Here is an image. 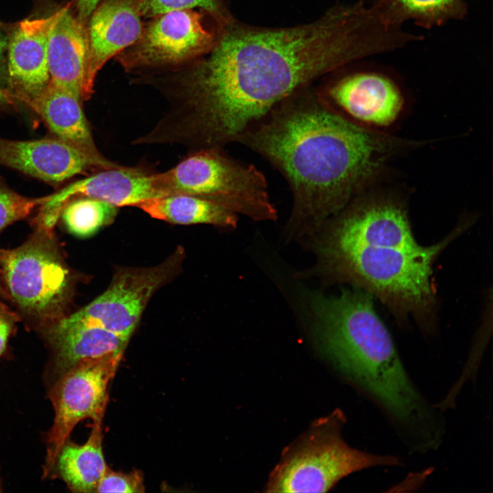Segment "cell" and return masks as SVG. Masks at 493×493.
<instances>
[{"mask_svg": "<svg viewBox=\"0 0 493 493\" xmlns=\"http://www.w3.org/2000/svg\"><path fill=\"white\" fill-rule=\"evenodd\" d=\"M21 315L0 301V359L8 352V342L14 333Z\"/></svg>", "mask_w": 493, "mask_h": 493, "instance_id": "obj_26", "label": "cell"}, {"mask_svg": "<svg viewBox=\"0 0 493 493\" xmlns=\"http://www.w3.org/2000/svg\"><path fill=\"white\" fill-rule=\"evenodd\" d=\"M123 355H112L77 364L47 390L53 420L45 433L46 455L42 477L60 448L81 421L103 420L108 401V386Z\"/></svg>", "mask_w": 493, "mask_h": 493, "instance_id": "obj_8", "label": "cell"}, {"mask_svg": "<svg viewBox=\"0 0 493 493\" xmlns=\"http://www.w3.org/2000/svg\"><path fill=\"white\" fill-rule=\"evenodd\" d=\"M0 298L10 301V296L3 284L0 268Z\"/></svg>", "mask_w": 493, "mask_h": 493, "instance_id": "obj_29", "label": "cell"}, {"mask_svg": "<svg viewBox=\"0 0 493 493\" xmlns=\"http://www.w3.org/2000/svg\"><path fill=\"white\" fill-rule=\"evenodd\" d=\"M23 101L58 138L108 166H118L98 151L82 110V101L74 92L50 80L39 94Z\"/></svg>", "mask_w": 493, "mask_h": 493, "instance_id": "obj_18", "label": "cell"}, {"mask_svg": "<svg viewBox=\"0 0 493 493\" xmlns=\"http://www.w3.org/2000/svg\"><path fill=\"white\" fill-rule=\"evenodd\" d=\"M8 44V39L6 38V37L0 34V62L1 61L4 49L7 47Z\"/></svg>", "mask_w": 493, "mask_h": 493, "instance_id": "obj_30", "label": "cell"}, {"mask_svg": "<svg viewBox=\"0 0 493 493\" xmlns=\"http://www.w3.org/2000/svg\"><path fill=\"white\" fill-rule=\"evenodd\" d=\"M371 296L349 290L316 301L323 351L342 379L381 412L409 454L434 452L446 435L444 412L411 377Z\"/></svg>", "mask_w": 493, "mask_h": 493, "instance_id": "obj_3", "label": "cell"}, {"mask_svg": "<svg viewBox=\"0 0 493 493\" xmlns=\"http://www.w3.org/2000/svg\"><path fill=\"white\" fill-rule=\"evenodd\" d=\"M177 260L173 256L153 268L120 272L102 294L73 314L130 339L149 299L173 273Z\"/></svg>", "mask_w": 493, "mask_h": 493, "instance_id": "obj_10", "label": "cell"}, {"mask_svg": "<svg viewBox=\"0 0 493 493\" xmlns=\"http://www.w3.org/2000/svg\"><path fill=\"white\" fill-rule=\"evenodd\" d=\"M13 104V97L8 92L0 88V105Z\"/></svg>", "mask_w": 493, "mask_h": 493, "instance_id": "obj_28", "label": "cell"}, {"mask_svg": "<svg viewBox=\"0 0 493 493\" xmlns=\"http://www.w3.org/2000/svg\"><path fill=\"white\" fill-rule=\"evenodd\" d=\"M158 175L164 196H196L255 220L276 218L264 175L253 164L231 157L221 148L198 149Z\"/></svg>", "mask_w": 493, "mask_h": 493, "instance_id": "obj_7", "label": "cell"}, {"mask_svg": "<svg viewBox=\"0 0 493 493\" xmlns=\"http://www.w3.org/2000/svg\"><path fill=\"white\" fill-rule=\"evenodd\" d=\"M62 8L53 14L18 23L8 44V73L16 97L22 101L39 94L49 84L48 41Z\"/></svg>", "mask_w": 493, "mask_h": 493, "instance_id": "obj_16", "label": "cell"}, {"mask_svg": "<svg viewBox=\"0 0 493 493\" xmlns=\"http://www.w3.org/2000/svg\"><path fill=\"white\" fill-rule=\"evenodd\" d=\"M346 417L339 409L317 419L283 451L265 486L268 492H325L342 479L363 470L404 466L390 454L350 446L342 437Z\"/></svg>", "mask_w": 493, "mask_h": 493, "instance_id": "obj_5", "label": "cell"}, {"mask_svg": "<svg viewBox=\"0 0 493 493\" xmlns=\"http://www.w3.org/2000/svg\"><path fill=\"white\" fill-rule=\"evenodd\" d=\"M38 331L49 352L42 373L46 390L79 363L123 355L129 340L74 314L65 315Z\"/></svg>", "mask_w": 493, "mask_h": 493, "instance_id": "obj_12", "label": "cell"}, {"mask_svg": "<svg viewBox=\"0 0 493 493\" xmlns=\"http://www.w3.org/2000/svg\"><path fill=\"white\" fill-rule=\"evenodd\" d=\"M163 196L158 175L124 166L97 170L48 195L33 220L35 227L53 231L64 204L77 197L94 198L116 207L137 206L141 202Z\"/></svg>", "mask_w": 493, "mask_h": 493, "instance_id": "obj_11", "label": "cell"}, {"mask_svg": "<svg viewBox=\"0 0 493 493\" xmlns=\"http://www.w3.org/2000/svg\"><path fill=\"white\" fill-rule=\"evenodd\" d=\"M47 198L48 196L40 198L22 196L0 180V231L14 222L26 218Z\"/></svg>", "mask_w": 493, "mask_h": 493, "instance_id": "obj_24", "label": "cell"}, {"mask_svg": "<svg viewBox=\"0 0 493 493\" xmlns=\"http://www.w3.org/2000/svg\"><path fill=\"white\" fill-rule=\"evenodd\" d=\"M102 421L92 422L90 435L82 444L74 442L71 437L66 439L42 478L60 479L72 492H95L108 468L102 448Z\"/></svg>", "mask_w": 493, "mask_h": 493, "instance_id": "obj_19", "label": "cell"}, {"mask_svg": "<svg viewBox=\"0 0 493 493\" xmlns=\"http://www.w3.org/2000/svg\"><path fill=\"white\" fill-rule=\"evenodd\" d=\"M136 0H103L92 12L86 29V81L93 93L94 79L105 62L134 44L144 25Z\"/></svg>", "mask_w": 493, "mask_h": 493, "instance_id": "obj_15", "label": "cell"}, {"mask_svg": "<svg viewBox=\"0 0 493 493\" xmlns=\"http://www.w3.org/2000/svg\"><path fill=\"white\" fill-rule=\"evenodd\" d=\"M270 162L293 195L292 220L318 225L338 214L404 143L364 127L305 87L238 140Z\"/></svg>", "mask_w": 493, "mask_h": 493, "instance_id": "obj_2", "label": "cell"}, {"mask_svg": "<svg viewBox=\"0 0 493 493\" xmlns=\"http://www.w3.org/2000/svg\"><path fill=\"white\" fill-rule=\"evenodd\" d=\"M68 5L54 23L48 41L50 80L79 96L82 101L92 92L87 81L88 45L86 29L74 16Z\"/></svg>", "mask_w": 493, "mask_h": 493, "instance_id": "obj_17", "label": "cell"}, {"mask_svg": "<svg viewBox=\"0 0 493 493\" xmlns=\"http://www.w3.org/2000/svg\"><path fill=\"white\" fill-rule=\"evenodd\" d=\"M455 236L421 246L405 209L390 200L375 199L354 205L340 217L329 251L339 275L399 316L427 323L434 305L433 263Z\"/></svg>", "mask_w": 493, "mask_h": 493, "instance_id": "obj_4", "label": "cell"}, {"mask_svg": "<svg viewBox=\"0 0 493 493\" xmlns=\"http://www.w3.org/2000/svg\"><path fill=\"white\" fill-rule=\"evenodd\" d=\"M101 0H76L77 18L84 25Z\"/></svg>", "mask_w": 493, "mask_h": 493, "instance_id": "obj_27", "label": "cell"}, {"mask_svg": "<svg viewBox=\"0 0 493 493\" xmlns=\"http://www.w3.org/2000/svg\"><path fill=\"white\" fill-rule=\"evenodd\" d=\"M117 207L100 199L77 197L63 206L61 216L67 230L79 237H88L111 223Z\"/></svg>", "mask_w": 493, "mask_h": 493, "instance_id": "obj_22", "label": "cell"}, {"mask_svg": "<svg viewBox=\"0 0 493 493\" xmlns=\"http://www.w3.org/2000/svg\"><path fill=\"white\" fill-rule=\"evenodd\" d=\"M144 489L143 477L140 471L125 473L108 468L95 492L140 493L144 492Z\"/></svg>", "mask_w": 493, "mask_h": 493, "instance_id": "obj_25", "label": "cell"}, {"mask_svg": "<svg viewBox=\"0 0 493 493\" xmlns=\"http://www.w3.org/2000/svg\"><path fill=\"white\" fill-rule=\"evenodd\" d=\"M383 34L362 3L337 4L316 20L263 27L233 17L175 79L173 97L186 131L207 147L238 141L295 92L318 77L379 55Z\"/></svg>", "mask_w": 493, "mask_h": 493, "instance_id": "obj_1", "label": "cell"}, {"mask_svg": "<svg viewBox=\"0 0 493 493\" xmlns=\"http://www.w3.org/2000/svg\"><path fill=\"white\" fill-rule=\"evenodd\" d=\"M142 16L153 17L176 10L197 9L206 13L217 25H223L234 16L224 0H136Z\"/></svg>", "mask_w": 493, "mask_h": 493, "instance_id": "obj_23", "label": "cell"}, {"mask_svg": "<svg viewBox=\"0 0 493 493\" xmlns=\"http://www.w3.org/2000/svg\"><path fill=\"white\" fill-rule=\"evenodd\" d=\"M0 164L54 183L90 170L114 168L58 138L25 141L0 138Z\"/></svg>", "mask_w": 493, "mask_h": 493, "instance_id": "obj_13", "label": "cell"}, {"mask_svg": "<svg viewBox=\"0 0 493 493\" xmlns=\"http://www.w3.org/2000/svg\"><path fill=\"white\" fill-rule=\"evenodd\" d=\"M327 95L355 120L364 124L387 126L402 111L404 99L397 85L375 72H357L338 79Z\"/></svg>", "mask_w": 493, "mask_h": 493, "instance_id": "obj_14", "label": "cell"}, {"mask_svg": "<svg viewBox=\"0 0 493 493\" xmlns=\"http://www.w3.org/2000/svg\"><path fill=\"white\" fill-rule=\"evenodd\" d=\"M387 25L396 27L412 21L426 29L464 19L466 0H379L372 3Z\"/></svg>", "mask_w": 493, "mask_h": 493, "instance_id": "obj_21", "label": "cell"}, {"mask_svg": "<svg viewBox=\"0 0 493 493\" xmlns=\"http://www.w3.org/2000/svg\"><path fill=\"white\" fill-rule=\"evenodd\" d=\"M137 207L152 218L179 225L212 224L235 227L237 214L199 197L175 194L147 199Z\"/></svg>", "mask_w": 493, "mask_h": 493, "instance_id": "obj_20", "label": "cell"}, {"mask_svg": "<svg viewBox=\"0 0 493 493\" xmlns=\"http://www.w3.org/2000/svg\"><path fill=\"white\" fill-rule=\"evenodd\" d=\"M204 12L176 10L153 17L138 40L118 60L127 71L175 67L190 64L213 47L217 25L209 27Z\"/></svg>", "mask_w": 493, "mask_h": 493, "instance_id": "obj_9", "label": "cell"}, {"mask_svg": "<svg viewBox=\"0 0 493 493\" xmlns=\"http://www.w3.org/2000/svg\"><path fill=\"white\" fill-rule=\"evenodd\" d=\"M0 268L10 301L35 329L66 315L72 275L53 231L36 228L21 246L1 249Z\"/></svg>", "mask_w": 493, "mask_h": 493, "instance_id": "obj_6", "label": "cell"}]
</instances>
